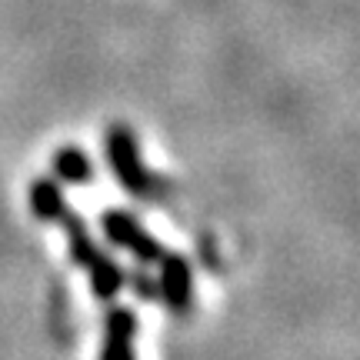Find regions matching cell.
Wrapping results in <instances>:
<instances>
[{"instance_id":"cell-1","label":"cell","mask_w":360,"mask_h":360,"mask_svg":"<svg viewBox=\"0 0 360 360\" xmlns=\"http://www.w3.org/2000/svg\"><path fill=\"white\" fill-rule=\"evenodd\" d=\"M103 154H107V164H110V174L117 177V184L137 197V200H154L164 193L160 180L147 170L141 157V147H137V137L127 124H110L107 137H103Z\"/></svg>"},{"instance_id":"cell-2","label":"cell","mask_w":360,"mask_h":360,"mask_svg":"<svg viewBox=\"0 0 360 360\" xmlns=\"http://www.w3.org/2000/svg\"><path fill=\"white\" fill-rule=\"evenodd\" d=\"M101 231L110 244L120 247V250H127L130 257L137 260V264H143V267H154L157 260H160V254H164V247H160V240H157L154 233L147 231L134 214L120 210V207L103 210Z\"/></svg>"},{"instance_id":"cell-3","label":"cell","mask_w":360,"mask_h":360,"mask_svg":"<svg viewBox=\"0 0 360 360\" xmlns=\"http://www.w3.org/2000/svg\"><path fill=\"white\" fill-rule=\"evenodd\" d=\"M157 270V297L174 314H187L193 304V267L184 254H160Z\"/></svg>"},{"instance_id":"cell-4","label":"cell","mask_w":360,"mask_h":360,"mask_svg":"<svg viewBox=\"0 0 360 360\" xmlns=\"http://www.w3.org/2000/svg\"><path fill=\"white\" fill-rule=\"evenodd\" d=\"M137 314L130 307H110L103 321L101 360H137Z\"/></svg>"},{"instance_id":"cell-5","label":"cell","mask_w":360,"mask_h":360,"mask_svg":"<svg viewBox=\"0 0 360 360\" xmlns=\"http://www.w3.org/2000/svg\"><path fill=\"white\" fill-rule=\"evenodd\" d=\"M27 204H30V214L40 220V224H60L67 217V204L60 184L53 177H34L30 180V191H27Z\"/></svg>"},{"instance_id":"cell-6","label":"cell","mask_w":360,"mask_h":360,"mask_svg":"<svg viewBox=\"0 0 360 360\" xmlns=\"http://www.w3.org/2000/svg\"><path fill=\"white\" fill-rule=\"evenodd\" d=\"M60 227H64V233H67V254H70V260H74L77 267L90 270L103 257V250L94 244V237H90L87 224H84L74 210H67V217L60 220Z\"/></svg>"},{"instance_id":"cell-7","label":"cell","mask_w":360,"mask_h":360,"mask_svg":"<svg viewBox=\"0 0 360 360\" xmlns=\"http://www.w3.org/2000/svg\"><path fill=\"white\" fill-rule=\"evenodd\" d=\"M53 167V180L57 184H70V187H80V184H87L94 177V160L84 147H74V143H67L60 147L51 160Z\"/></svg>"},{"instance_id":"cell-8","label":"cell","mask_w":360,"mask_h":360,"mask_svg":"<svg viewBox=\"0 0 360 360\" xmlns=\"http://www.w3.org/2000/svg\"><path fill=\"white\" fill-rule=\"evenodd\" d=\"M87 277H90V290H94V297H97V300H114V297L120 294L124 281H127L124 267H120L110 254H103V257L87 270Z\"/></svg>"},{"instance_id":"cell-9","label":"cell","mask_w":360,"mask_h":360,"mask_svg":"<svg viewBox=\"0 0 360 360\" xmlns=\"http://www.w3.org/2000/svg\"><path fill=\"white\" fill-rule=\"evenodd\" d=\"M134 287H137V297L141 300H157V283L150 277H143V267L137 270V277H134Z\"/></svg>"}]
</instances>
